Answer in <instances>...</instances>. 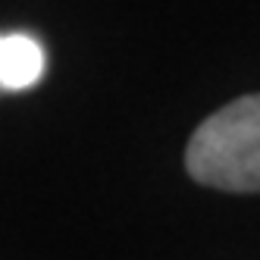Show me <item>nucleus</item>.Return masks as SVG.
<instances>
[{
    "label": "nucleus",
    "instance_id": "obj_1",
    "mask_svg": "<svg viewBox=\"0 0 260 260\" xmlns=\"http://www.w3.org/2000/svg\"><path fill=\"white\" fill-rule=\"evenodd\" d=\"M185 170L207 188L260 191V94H245L204 119L185 147Z\"/></svg>",
    "mask_w": 260,
    "mask_h": 260
},
{
    "label": "nucleus",
    "instance_id": "obj_2",
    "mask_svg": "<svg viewBox=\"0 0 260 260\" xmlns=\"http://www.w3.org/2000/svg\"><path fill=\"white\" fill-rule=\"evenodd\" d=\"M44 76V47L22 31H7L0 38V85L4 91L31 88Z\"/></svg>",
    "mask_w": 260,
    "mask_h": 260
}]
</instances>
